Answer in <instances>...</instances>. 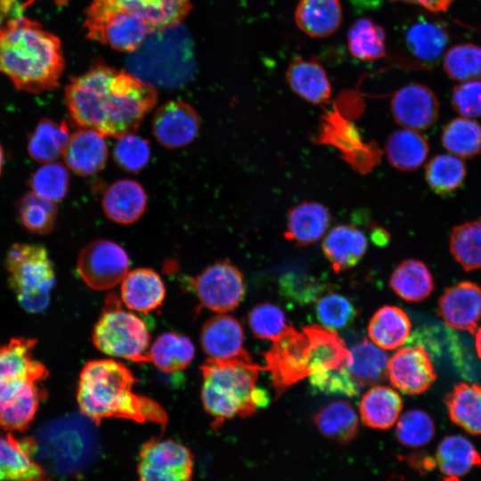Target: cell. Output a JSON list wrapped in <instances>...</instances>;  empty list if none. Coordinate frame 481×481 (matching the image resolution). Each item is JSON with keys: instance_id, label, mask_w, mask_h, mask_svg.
<instances>
[{"instance_id": "d6986e66", "label": "cell", "mask_w": 481, "mask_h": 481, "mask_svg": "<svg viewBox=\"0 0 481 481\" xmlns=\"http://www.w3.org/2000/svg\"><path fill=\"white\" fill-rule=\"evenodd\" d=\"M200 127L198 114L187 102L170 101L158 108L152 118V130L166 148H180L192 143Z\"/></svg>"}, {"instance_id": "d590c367", "label": "cell", "mask_w": 481, "mask_h": 481, "mask_svg": "<svg viewBox=\"0 0 481 481\" xmlns=\"http://www.w3.org/2000/svg\"><path fill=\"white\" fill-rule=\"evenodd\" d=\"M389 285L393 291L408 302H420L434 290L433 276L426 264L417 259H405L394 270Z\"/></svg>"}, {"instance_id": "7a4b0ae2", "label": "cell", "mask_w": 481, "mask_h": 481, "mask_svg": "<svg viewBox=\"0 0 481 481\" xmlns=\"http://www.w3.org/2000/svg\"><path fill=\"white\" fill-rule=\"evenodd\" d=\"M60 38L21 14L0 19V72L15 88L38 94L55 89L64 69Z\"/></svg>"}, {"instance_id": "2e32d148", "label": "cell", "mask_w": 481, "mask_h": 481, "mask_svg": "<svg viewBox=\"0 0 481 481\" xmlns=\"http://www.w3.org/2000/svg\"><path fill=\"white\" fill-rule=\"evenodd\" d=\"M387 375L391 384L407 395L426 392L436 379L430 357L420 344L395 352L387 363Z\"/></svg>"}, {"instance_id": "11a10c76", "label": "cell", "mask_w": 481, "mask_h": 481, "mask_svg": "<svg viewBox=\"0 0 481 481\" xmlns=\"http://www.w3.org/2000/svg\"><path fill=\"white\" fill-rule=\"evenodd\" d=\"M408 463L420 473L431 470L436 463L431 457L421 452L412 453L406 458Z\"/></svg>"}, {"instance_id": "83f0119b", "label": "cell", "mask_w": 481, "mask_h": 481, "mask_svg": "<svg viewBox=\"0 0 481 481\" xmlns=\"http://www.w3.org/2000/svg\"><path fill=\"white\" fill-rule=\"evenodd\" d=\"M146 206L147 196L143 188L129 179L112 183L102 198V208L107 217L122 224L136 222L144 213Z\"/></svg>"}, {"instance_id": "277c9868", "label": "cell", "mask_w": 481, "mask_h": 481, "mask_svg": "<svg viewBox=\"0 0 481 481\" xmlns=\"http://www.w3.org/2000/svg\"><path fill=\"white\" fill-rule=\"evenodd\" d=\"M275 396L311 374L347 365L350 351L332 330L312 324L297 330L291 325L264 353Z\"/></svg>"}, {"instance_id": "b9f144b4", "label": "cell", "mask_w": 481, "mask_h": 481, "mask_svg": "<svg viewBox=\"0 0 481 481\" xmlns=\"http://www.w3.org/2000/svg\"><path fill=\"white\" fill-rule=\"evenodd\" d=\"M467 168L463 160L452 154H438L426 166L428 186L441 196L454 193L464 183Z\"/></svg>"}, {"instance_id": "cb8c5ba5", "label": "cell", "mask_w": 481, "mask_h": 481, "mask_svg": "<svg viewBox=\"0 0 481 481\" xmlns=\"http://www.w3.org/2000/svg\"><path fill=\"white\" fill-rule=\"evenodd\" d=\"M331 222L329 209L316 201H303L288 211L284 237L298 246L320 240Z\"/></svg>"}, {"instance_id": "9f6ffc18", "label": "cell", "mask_w": 481, "mask_h": 481, "mask_svg": "<svg viewBox=\"0 0 481 481\" xmlns=\"http://www.w3.org/2000/svg\"><path fill=\"white\" fill-rule=\"evenodd\" d=\"M454 0H414V4H419L431 12H446Z\"/></svg>"}, {"instance_id": "8d00e7d4", "label": "cell", "mask_w": 481, "mask_h": 481, "mask_svg": "<svg viewBox=\"0 0 481 481\" xmlns=\"http://www.w3.org/2000/svg\"><path fill=\"white\" fill-rule=\"evenodd\" d=\"M387 354L366 338L355 344L350 350V361L346 367L359 387L376 385L387 376Z\"/></svg>"}, {"instance_id": "db71d44e", "label": "cell", "mask_w": 481, "mask_h": 481, "mask_svg": "<svg viewBox=\"0 0 481 481\" xmlns=\"http://www.w3.org/2000/svg\"><path fill=\"white\" fill-rule=\"evenodd\" d=\"M280 287L284 296L298 304H307L317 298L323 285L311 278L290 275L283 277Z\"/></svg>"}, {"instance_id": "bcb514c9", "label": "cell", "mask_w": 481, "mask_h": 481, "mask_svg": "<svg viewBox=\"0 0 481 481\" xmlns=\"http://www.w3.org/2000/svg\"><path fill=\"white\" fill-rule=\"evenodd\" d=\"M69 175L67 167L55 161L45 163L31 175L29 186L37 196L57 202L67 194Z\"/></svg>"}, {"instance_id": "52a82bcc", "label": "cell", "mask_w": 481, "mask_h": 481, "mask_svg": "<svg viewBox=\"0 0 481 481\" xmlns=\"http://www.w3.org/2000/svg\"><path fill=\"white\" fill-rule=\"evenodd\" d=\"M192 7L191 0H93L85 27L87 33L143 42L151 33L181 24Z\"/></svg>"}, {"instance_id": "e0dca14e", "label": "cell", "mask_w": 481, "mask_h": 481, "mask_svg": "<svg viewBox=\"0 0 481 481\" xmlns=\"http://www.w3.org/2000/svg\"><path fill=\"white\" fill-rule=\"evenodd\" d=\"M391 112L404 128L424 130L434 125L439 115V103L427 86L412 83L398 89L392 96Z\"/></svg>"}, {"instance_id": "ba28073f", "label": "cell", "mask_w": 481, "mask_h": 481, "mask_svg": "<svg viewBox=\"0 0 481 481\" xmlns=\"http://www.w3.org/2000/svg\"><path fill=\"white\" fill-rule=\"evenodd\" d=\"M126 63L131 74L153 86H183L196 67L191 36L182 24L151 33Z\"/></svg>"}, {"instance_id": "e575fe53", "label": "cell", "mask_w": 481, "mask_h": 481, "mask_svg": "<svg viewBox=\"0 0 481 481\" xmlns=\"http://www.w3.org/2000/svg\"><path fill=\"white\" fill-rule=\"evenodd\" d=\"M314 423L319 432L338 444L352 442L358 434V418L351 404L338 400L321 408L314 415Z\"/></svg>"}, {"instance_id": "4316f807", "label": "cell", "mask_w": 481, "mask_h": 481, "mask_svg": "<svg viewBox=\"0 0 481 481\" xmlns=\"http://www.w3.org/2000/svg\"><path fill=\"white\" fill-rule=\"evenodd\" d=\"M166 289L160 276L151 268L128 272L121 281V298L132 310L148 314L161 306Z\"/></svg>"}, {"instance_id": "f35d334b", "label": "cell", "mask_w": 481, "mask_h": 481, "mask_svg": "<svg viewBox=\"0 0 481 481\" xmlns=\"http://www.w3.org/2000/svg\"><path fill=\"white\" fill-rule=\"evenodd\" d=\"M69 137V126L65 121L58 123L50 118H43L29 138V154L37 162H53L63 154Z\"/></svg>"}, {"instance_id": "ee69618b", "label": "cell", "mask_w": 481, "mask_h": 481, "mask_svg": "<svg viewBox=\"0 0 481 481\" xmlns=\"http://www.w3.org/2000/svg\"><path fill=\"white\" fill-rule=\"evenodd\" d=\"M443 68L453 80H481V47L471 44H457L443 56Z\"/></svg>"}, {"instance_id": "74e56055", "label": "cell", "mask_w": 481, "mask_h": 481, "mask_svg": "<svg viewBox=\"0 0 481 481\" xmlns=\"http://www.w3.org/2000/svg\"><path fill=\"white\" fill-rule=\"evenodd\" d=\"M436 463L448 477L455 478L481 465V455L472 443L461 436H445L438 444Z\"/></svg>"}, {"instance_id": "4fadbf2b", "label": "cell", "mask_w": 481, "mask_h": 481, "mask_svg": "<svg viewBox=\"0 0 481 481\" xmlns=\"http://www.w3.org/2000/svg\"><path fill=\"white\" fill-rule=\"evenodd\" d=\"M190 284L202 306L220 314L236 308L246 291L242 273L228 261L208 266Z\"/></svg>"}, {"instance_id": "7bdbcfd3", "label": "cell", "mask_w": 481, "mask_h": 481, "mask_svg": "<svg viewBox=\"0 0 481 481\" xmlns=\"http://www.w3.org/2000/svg\"><path fill=\"white\" fill-rule=\"evenodd\" d=\"M449 248L454 260L466 272L481 269V221L454 226L450 234Z\"/></svg>"}, {"instance_id": "8fae6325", "label": "cell", "mask_w": 481, "mask_h": 481, "mask_svg": "<svg viewBox=\"0 0 481 481\" xmlns=\"http://www.w3.org/2000/svg\"><path fill=\"white\" fill-rule=\"evenodd\" d=\"M449 41L450 32L443 20L417 16L403 29L400 64L412 69H431L443 58Z\"/></svg>"}, {"instance_id": "d4e9b609", "label": "cell", "mask_w": 481, "mask_h": 481, "mask_svg": "<svg viewBox=\"0 0 481 481\" xmlns=\"http://www.w3.org/2000/svg\"><path fill=\"white\" fill-rule=\"evenodd\" d=\"M368 240L365 234L352 224H338L322 240L324 256L336 273L356 265L365 254Z\"/></svg>"}, {"instance_id": "4dcf8cb0", "label": "cell", "mask_w": 481, "mask_h": 481, "mask_svg": "<svg viewBox=\"0 0 481 481\" xmlns=\"http://www.w3.org/2000/svg\"><path fill=\"white\" fill-rule=\"evenodd\" d=\"M444 402L452 423L471 435L481 436V386L455 384Z\"/></svg>"}, {"instance_id": "3957f363", "label": "cell", "mask_w": 481, "mask_h": 481, "mask_svg": "<svg viewBox=\"0 0 481 481\" xmlns=\"http://www.w3.org/2000/svg\"><path fill=\"white\" fill-rule=\"evenodd\" d=\"M136 379L122 363L110 359L87 362L80 373L77 400L83 415L99 426L104 419H125L166 427V411L153 399L136 394Z\"/></svg>"}, {"instance_id": "9c48e42d", "label": "cell", "mask_w": 481, "mask_h": 481, "mask_svg": "<svg viewBox=\"0 0 481 481\" xmlns=\"http://www.w3.org/2000/svg\"><path fill=\"white\" fill-rule=\"evenodd\" d=\"M9 283L20 306L29 313H40L49 305L55 284L53 263L46 249L37 244L14 243L8 250Z\"/></svg>"}, {"instance_id": "d6a6232c", "label": "cell", "mask_w": 481, "mask_h": 481, "mask_svg": "<svg viewBox=\"0 0 481 481\" xmlns=\"http://www.w3.org/2000/svg\"><path fill=\"white\" fill-rule=\"evenodd\" d=\"M411 328V320L403 309L395 306H384L371 318L368 334L378 346L392 350L406 342Z\"/></svg>"}, {"instance_id": "f1b7e54d", "label": "cell", "mask_w": 481, "mask_h": 481, "mask_svg": "<svg viewBox=\"0 0 481 481\" xmlns=\"http://www.w3.org/2000/svg\"><path fill=\"white\" fill-rule=\"evenodd\" d=\"M339 0H299L295 10V21L305 34L314 38L335 33L342 22Z\"/></svg>"}, {"instance_id": "5b68a950", "label": "cell", "mask_w": 481, "mask_h": 481, "mask_svg": "<svg viewBox=\"0 0 481 481\" xmlns=\"http://www.w3.org/2000/svg\"><path fill=\"white\" fill-rule=\"evenodd\" d=\"M263 370L247 351L232 359L208 357L201 364V401L207 413L214 419L215 428L227 420L249 417L257 408L268 404L267 392L257 387L258 374Z\"/></svg>"}, {"instance_id": "30bf717a", "label": "cell", "mask_w": 481, "mask_h": 481, "mask_svg": "<svg viewBox=\"0 0 481 481\" xmlns=\"http://www.w3.org/2000/svg\"><path fill=\"white\" fill-rule=\"evenodd\" d=\"M92 339L105 355L143 363L151 336L143 321L124 310L116 296L110 294L94 325Z\"/></svg>"}, {"instance_id": "680465c9", "label": "cell", "mask_w": 481, "mask_h": 481, "mask_svg": "<svg viewBox=\"0 0 481 481\" xmlns=\"http://www.w3.org/2000/svg\"><path fill=\"white\" fill-rule=\"evenodd\" d=\"M475 336V346L478 357L481 359V327L476 330Z\"/></svg>"}, {"instance_id": "603a6c76", "label": "cell", "mask_w": 481, "mask_h": 481, "mask_svg": "<svg viewBox=\"0 0 481 481\" xmlns=\"http://www.w3.org/2000/svg\"><path fill=\"white\" fill-rule=\"evenodd\" d=\"M37 340L31 338H13L0 344V384L29 379L42 382L48 375L45 366L33 358Z\"/></svg>"}, {"instance_id": "f907efd6", "label": "cell", "mask_w": 481, "mask_h": 481, "mask_svg": "<svg viewBox=\"0 0 481 481\" xmlns=\"http://www.w3.org/2000/svg\"><path fill=\"white\" fill-rule=\"evenodd\" d=\"M113 156L122 169L137 173L148 164L151 148L146 140L130 133L118 137Z\"/></svg>"}, {"instance_id": "94428289", "label": "cell", "mask_w": 481, "mask_h": 481, "mask_svg": "<svg viewBox=\"0 0 481 481\" xmlns=\"http://www.w3.org/2000/svg\"><path fill=\"white\" fill-rule=\"evenodd\" d=\"M3 163H4V151L2 149V146L0 145V174L2 171Z\"/></svg>"}, {"instance_id": "f5cc1de1", "label": "cell", "mask_w": 481, "mask_h": 481, "mask_svg": "<svg viewBox=\"0 0 481 481\" xmlns=\"http://www.w3.org/2000/svg\"><path fill=\"white\" fill-rule=\"evenodd\" d=\"M451 102L454 110L461 117H481V80L465 81L455 86Z\"/></svg>"}, {"instance_id": "c3c4849f", "label": "cell", "mask_w": 481, "mask_h": 481, "mask_svg": "<svg viewBox=\"0 0 481 481\" xmlns=\"http://www.w3.org/2000/svg\"><path fill=\"white\" fill-rule=\"evenodd\" d=\"M435 435V424L428 413L414 409L404 413L395 428V436L404 446L417 448L428 444Z\"/></svg>"}, {"instance_id": "8992f818", "label": "cell", "mask_w": 481, "mask_h": 481, "mask_svg": "<svg viewBox=\"0 0 481 481\" xmlns=\"http://www.w3.org/2000/svg\"><path fill=\"white\" fill-rule=\"evenodd\" d=\"M93 423L83 414L61 417L45 423L23 442L50 479L77 477L98 457L100 440Z\"/></svg>"}, {"instance_id": "f6af8a7d", "label": "cell", "mask_w": 481, "mask_h": 481, "mask_svg": "<svg viewBox=\"0 0 481 481\" xmlns=\"http://www.w3.org/2000/svg\"><path fill=\"white\" fill-rule=\"evenodd\" d=\"M57 214L55 202L45 200L32 192L23 195L18 204L21 224L37 234L50 232L55 225Z\"/></svg>"}, {"instance_id": "44dd1931", "label": "cell", "mask_w": 481, "mask_h": 481, "mask_svg": "<svg viewBox=\"0 0 481 481\" xmlns=\"http://www.w3.org/2000/svg\"><path fill=\"white\" fill-rule=\"evenodd\" d=\"M243 329L232 315L220 314L208 319L200 331L204 352L213 359H232L246 350L243 348Z\"/></svg>"}, {"instance_id": "681fc988", "label": "cell", "mask_w": 481, "mask_h": 481, "mask_svg": "<svg viewBox=\"0 0 481 481\" xmlns=\"http://www.w3.org/2000/svg\"><path fill=\"white\" fill-rule=\"evenodd\" d=\"M318 320L330 330L344 329L357 315L355 306L346 297L330 293L320 298L315 306Z\"/></svg>"}, {"instance_id": "1f68e13d", "label": "cell", "mask_w": 481, "mask_h": 481, "mask_svg": "<svg viewBox=\"0 0 481 481\" xmlns=\"http://www.w3.org/2000/svg\"><path fill=\"white\" fill-rule=\"evenodd\" d=\"M385 151L388 162L395 168L412 172L426 161L429 146L427 138L419 131L404 128L388 136Z\"/></svg>"}, {"instance_id": "60d3db41", "label": "cell", "mask_w": 481, "mask_h": 481, "mask_svg": "<svg viewBox=\"0 0 481 481\" xmlns=\"http://www.w3.org/2000/svg\"><path fill=\"white\" fill-rule=\"evenodd\" d=\"M443 147L450 154L469 159L481 154V124L473 118H455L442 131Z\"/></svg>"}, {"instance_id": "6f0895ef", "label": "cell", "mask_w": 481, "mask_h": 481, "mask_svg": "<svg viewBox=\"0 0 481 481\" xmlns=\"http://www.w3.org/2000/svg\"><path fill=\"white\" fill-rule=\"evenodd\" d=\"M358 12L375 10L381 6L384 0H348Z\"/></svg>"}, {"instance_id": "7dc6e473", "label": "cell", "mask_w": 481, "mask_h": 481, "mask_svg": "<svg viewBox=\"0 0 481 481\" xmlns=\"http://www.w3.org/2000/svg\"><path fill=\"white\" fill-rule=\"evenodd\" d=\"M248 321L255 337L273 342L280 338L292 325L284 312L272 303L255 306L249 313Z\"/></svg>"}, {"instance_id": "ffe728a7", "label": "cell", "mask_w": 481, "mask_h": 481, "mask_svg": "<svg viewBox=\"0 0 481 481\" xmlns=\"http://www.w3.org/2000/svg\"><path fill=\"white\" fill-rule=\"evenodd\" d=\"M104 137L90 128H81L70 135L62 154L66 166L82 176L102 170L108 159V145Z\"/></svg>"}, {"instance_id": "f546056e", "label": "cell", "mask_w": 481, "mask_h": 481, "mask_svg": "<svg viewBox=\"0 0 481 481\" xmlns=\"http://www.w3.org/2000/svg\"><path fill=\"white\" fill-rule=\"evenodd\" d=\"M403 408L400 395L387 386H373L362 397L359 412L362 422L372 428L388 429Z\"/></svg>"}, {"instance_id": "91938a15", "label": "cell", "mask_w": 481, "mask_h": 481, "mask_svg": "<svg viewBox=\"0 0 481 481\" xmlns=\"http://www.w3.org/2000/svg\"><path fill=\"white\" fill-rule=\"evenodd\" d=\"M37 0H27L26 2H24L21 5H20V8L21 10L23 11L24 9L28 8L29 5H31L33 3H35ZM55 4L57 5H60V6H63L65 4H67V3L69 2V0H54Z\"/></svg>"}, {"instance_id": "5bb4252c", "label": "cell", "mask_w": 481, "mask_h": 481, "mask_svg": "<svg viewBox=\"0 0 481 481\" xmlns=\"http://www.w3.org/2000/svg\"><path fill=\"white\" fill-rule=\"evenodd\" d=\"M77 272L93 289L106 290L122 281L129 268V257L118 244L97 240L87 244L79 253Z\"/></svg>"}, {"instance_id": "ab89813d", "label": "cell", "mask_w": 481, "mask_h": 481, "mask_svg": "<svg viewBox=\"0 0 481 481\" xmlns=\"http://www.w3.org/2000/svg\"><path fill=\"white\" fill-rule=\"evenodd\" d=\"M347 46L355 58L375 61L386 55V33L384 29L370 18L355 20L347 32Z\"/></svg>"}, {"instance_id": "836d02e7", "label": "cell", "mask_w": 481, "mask_h": 481, "mask_svg": "<svg viewBox=\"0 0 481 481\" xmlns=\"http://www.w3.org/2000/svg\"><path fill=\"white\" fill-rule=\"evenodd\" d=\"M195 354L192 340L175 332L159 335L146 353L143 363H151L159 370L172 373L189 366Z\"/></svg>"}, {"instance_id": "7402d4cb", "label": "cell", "mask_w": 481, "mask_h": 481, "mask_svg": "<svg viewBox=\"0 0 481 481\" xmlns=\"http://www.w3.org/2000/svg\"><path fill=\"white\" fill-rule=\"evenodd\" d=\"M285 77L292 91L312 104L322 105L330 99V79L315 58L295 57L286 69Z\"/></svg>"}, {"instance_id": "9a60e30c", "label": "cell", "mask_w": 481, "mask_h": 481, "mask_svg": "<svg viewBox=\"0 0 481 481\" xmlns=\"http://www.w3.org/2000/svg\"><path fill=\"white\" fill-rule=\"evenodd\" d=\"M40 381L19 379L0 384V426L24 431L35 418L45 391Z\"/></svg>"}, {"instance_id": "7c38bea8", "label": "cell", "mask_w": 481, "mask_h": 481, "mask_svg": "<svg viewBox=\"0 0 481 481\" xmlns=\"http://www.w3.org/2000/svg\"><path fill=\"white\" fill-rule=\"evenodd\" d=\"M193 455L183 444L151 438L139 452L138 481H192Z\"/></svg>"}, {"instance_id": "484cf974", "label": "cell", "mask_w": 481, "mask_h": 481, "mask_svg": "<svg viewBox=\"0 0 481 481\" xmlns=\"http://www.w3.org/2000/svg\"><path fill=\"white\" fill-rule=\"evenodd\" d=\"M0 481H52L30 457L23 439L0 426Z\"/></svg>"}, {"instance_id": "816d5d0a", "label": "cell", "mask_w": 481, "mask_h": 481, "mask_svg": "<svg viewBox=\"0 0 481 481\" xmlns=\"http://www.w3.org/2000/svg\"><path fill=\"white\" fill-rule=\"evenodd\" d=\"M309 377L311 386L322 393L349 397L359 394L360 387L351 377L346 365L337 369L317 371Z\"/></svg>"}, {"instance_id": "6125c7cd", "label": "cell", "mask_w": 481, "mask_h": 481, "mask_svg": "<svg viewBox=\"0 0 481 481\" xmlns=\"http://www.w3.org/2000/svg\"><path fill=\"white\" fill-rule=\"evenodd\" d=\"M393 2H404V3H409V4H414V0H390Z\"/></svg>"}, {"instance_id": "6da1fadb", "label": "cell", "mask_w": 481, "mask_h": 481, "mask_svg": "<svg viewBox=\"0 0 481 481\" xmlns=\"http://www.w3.org/2000/svg\"><path fill=\"white\" fill-rule=\"evenodd\" d=\"M157 98L153 86L102 63L70 78L65 87V103L73 121L81 128L116 138L135 132Z\"/></svg>"}, {"instance_id": "ac0fdd59", "label": "cell", "mask_w": 481, "mask_h": 481, "mask_svg": "<svg viewBox=\"0 0 481 481\" xmlns=\"http://www.w3.org/2000/svg\"><path fill=\"white\" fill-rule=\"evenodd\" d=\"M437 315L448 327L475 334L481 320V287L464 281L446 288L438 298Z\"/></svg>"}]
</instances>
